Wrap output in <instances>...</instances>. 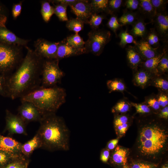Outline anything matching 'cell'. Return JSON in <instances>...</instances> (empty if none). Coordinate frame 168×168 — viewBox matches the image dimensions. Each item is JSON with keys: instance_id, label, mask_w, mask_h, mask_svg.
Returning <instances> with one entry per match:
<instances>
[{"instance_id": "obj_1", "label": "cell", "mask_w": 168, "mask_h": 168, "mask_svg": "<svg viewBox=\"0 0 168 168\" xmlns=\"http://www.w3.org/2000/svg\"><path fill=\"white\" fill-rule=\"evenodd\" d=\"M27 52L16 71L7 76V97L12 100L21 98L40 86L44 59L27 47Z\"/></svg>"}, {"instance_id": "obj_2", "label": "cell", "mask_w": 168, "mask_h": 168, "mask_svg": "<svg viewBox=\"0 0 168 168\" xmlns=\"http://www.w3.org/2000/svg\"><path fill=\"white\" fill-rule=\"evenodd\" d=\"M36 133L42 144L41 148L50 152L69 149L70 132L63 119L56 113L44 115Z\"/></svg>"}, {"instance_id": "obj_3", "label": "cell", "mask_w": 168, "mask_h": 168, "mask_svg": "<svg viewBox=\"0 0 168 168\" xmlns=\"http://www.w3.org/2000/svg\"><path fill=\"white\" fill-rule=\"evenodd\" d=\"M65 90L57 86L49 87L40 86L21 98V102L29 101L34 104L43 115L56 113L66 102Z\"/></svg>"}, {"instance_id": "obj_4", "label": "cell", "mask_w": 168, "mask_h": 168, "mask_svg": "<svg viewBox=\"0 0 168 168\" xmlns=\"http://www.w3.org/2000/svg\"><path fill=\"white\" fill-rule=\"evenodd\" d=\"M167 135L157 126L144 127L140 134V150L145 155H154L164 148Z\"/></svg>"}, {"instance_id": "obj_5", "label": "cell", "mask_w": 168, "mask_h": 168, "mask_svg": "<svg viewBox=\"0 0 168 168\" xmlns=\"http://www.w3.org/2000/svg\"><path fill=\"white\" fill-rule=\"evenodd\" d=\"M21 46L0 42V74L7 75L21 63Z\"/></svg>"}, {"instance_id": "obj_6", "label": "cell", "mask_w": 168, "mask_h": 168, "mask_svg": "<svg viewBox=\"0 0 168 168\" xmlns=\"http://www.w3.org/2000/svg\"><path fill=\"white\" fill-rule=\"evenodd\" d=\"M57 59H44L41 72L40 86L49 87L57 86L64 76L60 69Z\"/></svg>"}, {"instance_id": "obj_7", "label": "cell", "mask_w": 168, "mask_h": 168, "mask_svg": "<svg viewBox=\"0 0 168 168\" xmlns=\"http://www.w3.org/2000/svg\"><path fill=\"white\" fill-rule=\"evenodd\" d=\"M88 38L85 42L86 53H91L98 56L102 53L105 45L110 41V31L102 30L93 29L88 34Z\"/></svg>"}, {"instance_id": "obj_8", "label": "cell", "mask_w": 168, "mask_h": 168, "mask_svg": "<svg viewBox=\"0 0 168 168\" xmlns=\"http://www.w3.org/2000/svg\"><path fill=\"white\" fill-rule=\"evenodd\" d=\"M6 126L4 131H7L9 135L15 134L27 135L26 124L17 114L12 113L10 111H6Z\"/></svg>"}, {"instance_id": "obj_9", "label": "cell", "mask_w": 168, "mask_h": 168, "mask_svg": "<svg viewBox=\"0 0 168 168\" xmlns=\"http://www.w3.org/2000/svg\"><path fill=\"white\" fill-rule=\"evenodd\" d=\"M58 43L39 39L35 42V52L44 59H56Z\"/></svg>"}, {"instance_id": "obj_10", "label": "cell", "mask_w": 168, "mask_h": 168, "mask_svg": "<svg viewBox=\"0 0 168 168\" xmlns=\"http://www.w3.org/2000/svg\"><path fill=\"white\" fill-rule=\"evenodd\" d=\"M18 108V114L26 124L32 122L41 120L43 114L34 104L29 101L21 102Z\"/></svg>"}, {"instance_id": "obj_11", "label": "cell", "mask_w": 168, "mask_h": 168, "mask_svg": "<svg viewBox=\"0 0 168 168\" xmlns=\"http://www.w3.org/2000/svg\"><path fill=\"white\" fill-rule=\"evenodd\" d=\"M69 6L71 12L76 15L77 18L80 19L84 23L88 24L93 14L89 1L78 0Z\"/></svg>"}, {"instance_id": "obj_12", "label": "cell", "mask_w": 168, "mask_h": 168, "mask_svg": "<svg viewBox=\"0 0 168 168\" xmlns=\"http://www.w3.org/2000/svg\"><path fill=\"white\" fill-rule=\"evenodd\" d=\"M58 43L56 59L58 60L64 58L86 53L85 47L78 48L73 47L67 43L66 39Z\"/></svg>"}, {"instance_id": "obj_13", "label": "cell", "mask_w": 168, "mask_h": 168, "mask_svg": "<svg viewBox=\"0 0 168 168\" xmlns=\"http://www.w3.org/2000/svg\"><path fill=\"white\" fill-rule=\"evenodd\" d=\"M153 21L155 23L154 29L160 39L165 41L168 35V15L167 12L156 14Z\"/></svg>"}, {"instance_id": "obj_14", "label": "cell", "mask_w": 168, "mask_h": 168, "mask_svg": "<svg viewBox=\"0 0 168 168\" xmlns=\"http://www.w3.org/2000/svg\"><path fill=\"white\" fill-rule=\"evenodd\" d=\"M22 143L9 137L0 134V150L17 155H22L21 147Z\"/></svg>"}, {"instance_id": "obj_15", "label": "cell", "mask_w": 168, "mask_h": 168, "mask_svg": "<svg viewBox=\"0 0 168 168\" xmlns=\"http://www.w3.org/2000/svg\"><path fill=\"white\" fill-rule=\"evenodd\" d=\"M0 42L8 44L26 46L28 40L18 37L6 27L0 26Z\"/></svg>"}, {"instance_id": "obj_16", "label": "cell", "mask_w": 168, "mask_h": 168, "mask_svg": "<svg viewBox=\"0 0 168 168\" xmlns=\"http://www.w3.org/2000/svg\"><path fill=\"white\" fill-rule=\"evenodd\" d=\"M134 46L144 61L153 58L159 54L157 50L158 48H153L144 40L137 41Z\"/></svg>"}, {"instance_id": "obj_17", "label": "cell", "mask_w": 168, "mask_h": 168, "mask_svg": "<svg viewBox=\"0 0 168 168\" xmlns=\"http://www.w3.org/2000/svg\"><path fill=\"white\" fill-rule=\"evenodd\" d=\"M42 146L41 140L36 133L31 139L22 144L21 153L25 156L29 158L35 150L41 148Z\"/></svg>"}, {"instance_id": "obj_18", "label": "cell", "mask_w": 168, "mask_h": 168, "mask_svg": "<svg viewBox=\"0 0 168 168\" xmlns=\"http://www.w3.org/2000/svg\"><path fill=\"white\" fill-rule=\"evenodd\" d=\"M128 63L131 68L135 70L142 63L143 59L135 46H128L126 48Z\"/></svg>"}, {"instance_id": "obj_19", "label": "cell", "mask_w": 168, "mask_h": 168, "mask_svg": "<svg viewBox=\"0 0 168 168\" xmlns=\"http://www.w3.org/2000/svg\"><path fill=\"white\" fill-rule=\"evenodd\" d=\"M134 70L135 72L133 78L134 83L137 86L144 88L151 81L153 73L143 68Z\"/></svg>"}, {"instance_id": "obj_20", "label": "cell", "mask_w": 168, "mask_h": 168, "mask_svg": "<svg viewBox=\"0 0 168 168\" xmlns=\"http://www.w3.org/2000/svg\"><path fill=\"white\" fill-rule=\"evenodd\" d=\"M143 19L142 18H138L132 25L130 34L134 38L141 37L142 40H144L147 35L148 32L146 27V23Z\"/></svg>"}, {"instance_id": "obj_21", "label": "cell", "mask_w": 168, "mask_h": 168, "mask_svg": "<svg viewBox=\"0 0 168 168\" xmlns=\"http://www.w3.org/2000/svg\"><path fill=\"white\" fill-rule=\"evenodd\" d=\"M138 9L144 17L153 21L156 13L150 0H140Z\"/></svg>"}, {"instance_id": "obj_22", "label": "cell", "mask_w": 168, "mask_h": 168, "mask_svg": "<svg viewBox=\"0 0 168 168\" xmlns=\"http://www.w3.org/2000/svg\"><path fill=\"white\" fill-rule=\"evenodd\" d=\"M127 151L126 150L119 146L115 149L111 157L112 162L118 165L124 166L127 162Z\"/></svg>"}, {"instance_id": "obj_23", "label": "cell", "mask_w": 168, "mask_h": 168, "mask_svg": "<svg viewBox=\"0 0 168 168\" xmlns=\"http://www.w3.org/2000/svg\"><path fill=\"white\" fill-rule=\"evenodd\" d=\"M165 51L159 54L155 57L145 60L140 66L142 68L153 73H157L158 65Z\"/></svg>"}, {"instance_id": "obj_24", "label": "cell", "mask_w": 168, "mask_h": 168, "mask_svg": "<svg viewBox=\"0 0 168 168\" xmlns=\"http://www.w3.org/2000/svg\"><path fill=\"white\" fill-rule=\"evenodd\" d=\"M30 162L29 158L23 155L16 157L8 163L0 168H29Z\"/></svg>"}, {"instance_id": "obj_25", "label": "cell", "mask_w": 168, "mask_h": 168, "mask_svg": "<svg viewBox=\"0 0 168 168\" xmlns=\"http://www.w3.org/2000/svg\"><path fill=\"white\" fill-rule=\"evenodd\" d=\"M108 0H92L90 1L93 13L105 12L109 13Z\"/></svg>"}, {"instance_id": "obj_26", "label": "cell", "mask_w": 168, "mask_h": 168, "mask_svg": "<svg viewBox=\"0 0 168 168\" xmlns=\"http://www.w3.org/2000/svg\"><path fill=\"white\" fill-rule=\"evenodd\" d=\"M49 2L43 1L41 2V14L44 21L48 22L54 14V7L51 6Z\"/></svg>"}, {"instance_id": "obj_27", "label": "cell", "mask_w": 168, "mask_h": 168, "mask_svg": "<svg viewBox=\"0 0 168 168\" xmlns=\"http://www.w3.org/2000/svg\"><path fill=\"white\" fill-rule=\"evenodd\" d=\"M138 18L136 14L132 12L126 11L118 19V21L121 26L132 25Z\"/></svg>"}, {"instance_id": "obj_28", "label": "cell", "mask_w": 168, "mask_h": 168, "mask_svg": "<svg viewBox=\"0 0 168 168\" xmlns=\"http://www.w3.org/2000/svg\"><path fill=\"white\" fill-rule=\"evenodd\" d=\"M84 24L82 20L76 17L67 21L66 26L69 30L78 33L83 29Z\"/></svg>"}, {"instance_id": "obj_29", "label": "cell", "mask_w": 168, "mask_h": 168, "mask_svg": "<svg viewBox=\"0 0 168 168\" xmlns=\"http://www.w3.org/2000/svg\"><path fill=\"white\" fill-rule=\"evenodd\" d=\"M106 84L110 93L115 91L123 92L125 89V84L118 79L109 80Z\"/></svg>"}, {"instance_id": "obj_30", "label": "cell", "mask_w": 168, "mask_h": 168, "mask_svg": "<svg viewBox=\"0 0 168 168\" xmlns=\"http://www.w3.org/2000/svg\"><path fill=\"white\" fill-rule=\"evenodd\" d=\"M67 43L70 45L78 48L84 47L85 42L78 33H75L68 36L66 39Z\"/></svg>"}, {"instance_id": "obj_31", "label": "cell", "mask_w": 168, "mask_h": 168, "mask_svg": "<svg viewBox=\"0 0 168 168\" xmlns=\"http://www.w3.org/2000/svg\"><path fill=\"white\" fill-rule=\"evenodd\" d=\"M119 37L120 39L119 44L122 48H124L127 44L132 43L135 44L137 42L134 37L128 32L127 29L122 30L119 34Z\"/></svg>"}, {"instance_id": "obj_32", "label": "cell", "mask_w": 168, "mask_h": 168, "mask_svg": "<svg viewBox=\"0 0 168 168\" xmlns=\"http://www.w3.org/2000/svg\"><path fill=\"white\" fill-rule=\"evenodd\" d=\"M152 47L158 48L160 39L154 28H151L148 32L144 39Z\"/></svg>"}, {"instance_id": "obj_33", "label": "cell", "mask_w": 168, "mask_h": 168, "mask_svg": "<svg viewBox=\"0 0 168 168\" xmlns=\"http://www.w3.org/2000/svg\"><path fill=\"white\" fill-rule=\"evenodd\" d=\"M68 6L67 5L60 4H54L53 6L54 9V14L60 21H67L68 20L67 13Z\"/></svg>"}, {"instance_id": "obj_34", "label": "cell", "mask_w": 168, "mask_h": 168, "mask_svg": "<svg viewBox=\"0 0 168 168\" xmlns=\"http://www.w3.org/2000/svg\"><path fill=\"white\" fill-rule=\"evenodd\" d=\"M105 18L103 15L98 13H93L89 20L88 24L93 29H97L102 23Z\"/></svg>"}, {"instance_id": "obj_35", "label": "cell", "mask_w": 168, "mask_h": 168, "mask_svg": "<svg viewBox=\"0 0 168 168\" xmlns=\"http://www.w3.org/2000/svg\"><path fill=\"white\" fill-rule=\"evenodd\" d=\"M22 155H16L0 150V167L5 166L14 158Z\"/></svg>"}, {"instance_id": "obj_36", "label": "cell", "mask_w": 168, "mask_h": 168, "mask_svg": "<svg viewBox=\"0 0 168 168\" xmlns=\"http://www.w3.org/2000/svg\"><path fill=\"white\" fill-rule=\"evenodd\" d=\"M156 14L166 11L168 0H150Z\"/></svg>"}, {"instance_id": "obj_37", "label": "cell", "mask_w": 168, "mask_h": 168, "mask_svg": "<svg viewBox=\"0 0 168 168\" xmlns=\"http://www.w3.org/2000/svg\"><path fill=\"white\" fill-rule=\"evenodd\" d=\"M130 105L127 101L122 100L119 101L112 109L113 113L119 112L124 113L127 112L129 109Z\"/></svg>"}, {"instance_id": "obj_38", "label": "cell", "mask_w": 168, "mask_h": 168, "mask_svg": "<svg viewBox=\"0 0 168 168\" xmlns=\"http://www.w3.org/2000/svg\"><path fill=\"white\" fill-rule=\"evenodd\" d=\"M158 72L164 73L168 70V58L167 53L165 52L157 67Z\"/></svg>"}, {"instance_id": "obj_39", "label": "cell", "mask_w": 168, "mask_h": 168, "mask_svg": "<svg viewBox=\"0 0 168 168\" xmlns=\"http://www.w3.org/2000/svg\"><path fill=\"white\" fill-rule=\"evenodd\" d=\"M107 25L116 35L117 30L121 26L119 22L118 18L114 15H113L110 17L107 23Z\"/></svg>"}, {"instance_id": "obj_40", "label": "cell", "mask_w": 168, "mask_h": 168, "mask_svg": "<svg viewBox=\"0 0 168 168\" xmlns=\"http://www.w3.org/2000/svg\"><path fill=\"white\" fill-rule=\"evenodd\" d=\"M153 85L156 87L164 91H168V81L162 78H157L153 81Z\"/></svg>"}, {"instance_id": "obj_41", "label": "cell", "mask_w": 168, "mask_h": 168, "mask_svg": "<svg viewBox=\"0 0 168 168\" xmlns=\"http://www.w3.org/2000/svg\"><path fill=\"white\" fill-rule=\"evenodd\" d=\"M123 1L121 0H110L108 1V8L109 13L112 14L118 11L121 7Z\"/></svg>"}, {"instance_id": "obj_42", "label": "cell", "mask_w": 168, "mask_h": 168, "mask_svg": "<svg viewBox=\"0 0 168 168\" xmlns=\"http://www.w3.org/2000/svg\"><path fill=\"white\" fill-rule=\"evenodd\" d=\"M7 75L0 74V95L5 97H7Z\"/></svg>"}, {"instance_id": "obj_43", "label": "cell", "mask_w": 168, "mask_h": 168, "mask_svg": "<svg viewBox=\"0 0 168 168\" xmlns=\"http://www.w3.org/2000/svg\"><path fill=\"white\" fill-rule=\"evenodd\" d=\"M131 104L136 109L138 113L145 114L150 112V109L148 105L143 104L131 103Z\"/></svg>"}, {"instance_id": "obj_44", "label": "cell", "mask_w": 168, "mask_h": 168, "mask_svg": "<svg viewBox=\"0 0 168 168\" xmlns=\"http://www.w3.org/2000/svg\"><path fill=\"white\" fill-rule=\"evenodd\" d=\"M22 2L13 5L12 9V14L14 19H16L20 15L22 10Z\"/></svg>"}, {"instance_id": "obj_45", "label": "cell", "mask_w": 168, "mask_h": 168, "mask_svg": "<svg viewBox=\"0 0 168 168\" xmlns=\"http://www.w3.org/2000/svg\"><path fill=\"white\" fill-rule=\"evenodd\" d=\"M139 4V0H127L125 1V6L126 8L130 11H133L138 9Z\"/></svg>"}, {"instance_id": "obj_46", "label": "cell", "mask_w": 168, "mask_h": 168, "mask_svg": "<svg viewBox=\"0 0 168 168\" xmlns=\"http://www.w3.org/2000/svg\"><path fill=\"white\" fill-rule=\"evenodd\" d=\"M155 165L143 162H134L131 166L130 168H155Z\"/></svg>"}, {"instance_id": "obj_47", "label": "cell", "mask_w": 168, "mask_h": 168, "mask_svg": "<svg viewBox=\"0 0 168 168\" xmlns=\"http://www.w3.org/2000/svg\"><path fill=\"white\" fill-rule=\"evenodd\" d=\"M148 106H150L155 110H158L160 108V105L157 99L154 97H151L146 101Z\"/></svg>"}, {"instance_id": "obj_48", "label": "cell", "mask_w": 168, "mask_h": 168, "mask_svg": "<svg viewBox=\"0 0 168 168\" xmlns=\"http://www.w3.org/2000/svg\"><path fill=\"white\" fill-rule=\"evenodd\" d=\"M7 17L3 7L0 3V26L6 27Z\"/></svg>"}, {"instance_id": "obj_49", "label": "cell", "mask_w": 168, "mask_h": 168, "mask_svg": "<svg viewBox=\"0 0 168 168\" xmlns=\"http://www.w3.org/2000/svg\"><path fill=\"white\" fill-rule=\"evenodd\" d=\"M128 121V117L125 115L119 116L116 118L114 121L115 127L127 123Z\"/></svg>"}, {"instance_id": "obj_50", "label": "cell", "mask_w": 168, "mask_h": 168, "mask_svg": "<svg viewBox=\"0 0 168 168\" xmlns=\"http://www.w3.org/2000/svg\"><path fill=\"white\" fill-rule=\"evenodd\" d=\"M157 100L160 106L164 107L168 104V97L167 95L164 94L160 95Z\"/></svg>"}, {"instance_id": "obj_51", "label": "cell", "mask_w": 168, "mask_h": 168, "mask_svg": "<svg viewBox=\"0 0 168 168\" xmlns=\"http://www.w3.org/2000/svg\"><path fill=\"white\" fill-rule=\"evenodd\" d=\"M53 4H60L67 5H71L78 1V0H55L50 1Z\"/></svg>"}, {"instance_id": "obj_52", "label": "cell", "mask_w": 168, "mask_h": 168, "mask_svg": "<svg viewBox=\"0 0 168 168\" xmlns=\"http://www.w3.org/2000/svg\"><path fill=\"white\" fill-rule=\"evenodd\" d=\"M110 156V152L109 150L107 149H104L101 152L100 159L103 162L106 163L108 161Z\"/></svg>"}, {"instance_id": "obj_53", "label": "cell", "mask_w": 168, "mask_h": 168, "mask_svg": "<svg viewBox=\"0 0 168 168\" xmlns=\"http://www.w3.org/2000/svg\"><path fill=\"white\" fill-rule=\"evenodd\" d=\"M118 142V140L117 139L111 140L107 144V149L109 150H113L115 147Z\"/></svg>"}, {"instance_id": "obj_54", "label": "cell", "mask_w": 168, "mask_h": 168, "mask_svg": "<svg viewBox=\"0 0 168 168\" xmlns=\"http://www.w3.org/2000/svg\"><path fill=\"white\" fill-rule=\"evenodd\" d=\"M128 127V124L127 123L115 127V128L120 134H124L125 133Z\"/></svg>"}, {"instance_id": "obj_55", "label": "cell", "mask_w": 168, "mask_h": 168, "mask_svg": "<svg viewBox=\"0 0 168 168\" xmlns=\"http://www.w3.org/2000/svg\"><path fill=\"white\" fill-rule=\"evenodd\" d=\"M160 116L162 118L167 119L168 118V107L166 106L162 110L160 114Z\"/></svg>"}, {"instance_id": "obj_56", "label": "cell", "mask_w": 168, "mask_h": 168, "mask_svg": "<svg viewBox=\"0 0 168 168\" xmlns=\"http://www.w3.org/2000/svg\"><path fill=\"white\" fill-rule=\"evenodd\" d=\"M161 168H168V165L166 164L163 165Z\"/></svg>"}, {"instance_id": "obj_57", "label": "cell", "mask_w": 168, "mask_h": 168, "mask_svg": "<svg viewBox=\"0 0 168 168\" xmlns=\"http://www.w3.org/2000/svg\"><path fill=\"white\" fill-rule=\"evenodd\" d=\"M123 168H129V167L126 165L123 166Z\"/></svg>"}]
</instances>
